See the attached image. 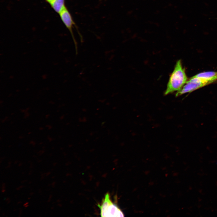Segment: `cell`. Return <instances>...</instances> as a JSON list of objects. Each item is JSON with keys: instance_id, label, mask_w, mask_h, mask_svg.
<instances>
[{"instance_id": "cell-1", "label": "cell", "mask_w": 217, "mask_h": 217, "mask_svg": "<svg viewBox=\"0 0 217 217\" xmlns=\"http://www.w3.org/2000/svg\"><path fill=\"white\" fill-rule=\"evenodd\" d=\"M188 80L181 61L179 60L176 62L174 69L170 75L164 95H167L179 91Z\"/></svg>"}, {"instance_id": "cell-2", "label": "cell", "mask_w": 217, "mask_h": 217, "mask_svg": "<svg viewBox=\"0 0 217 217\" xmlns=\"http://www.w3.org/2000/svg\"><path fill=\"white\" fill-rule=\"evenodd\" d=\"M100 210V215L102 217H123V212L118 205L111 199L109 193L105 195L100 204L98 205Z\"/></svg>"}, {"instance_id": "cell-3", "label": "cell", "mask_w": 217, "mask_h": 217, "mask_svg": "<svg viewBox=\"0 0 217 217\" xmlns=\"http://www.w3.org/2000/svg\"><path fill=\"white\" fill-rule=\"evenodd\" d=\"M59 14L62 21L71 33L75 43L76 53H77V43L74 38L72 29L73 26L76 25L75 23L71 14L66 6Z\"/></svg>"}, {"instance_id": "cell-4", "label": "cell", "mask_w": 217, "mask_h": 217, "mask_svg": "<svg viewBox=\"0 0 217 217\" xmlns=\"http://www.w3.org/2000/svg\"><path fill=\"white\" fill-rule=\"evenodd\" d=\"M65 0H54L50 4L53 9L57 13L59 14L66 6Z\"/></svg>"}, {"instance_id": "cell-5", "label": "cell", "mask_w": 217, "mask_h": 217, "mask_svg": "<svg viewBox=\"0 0 217 217\" xmlns=\"http://www.w3.org/2000/svg\"><path fill=\"white\" fill-rule=\"evenodd\" d=\"M46 2L49 3L50 4H51L52 3L53 1L54 0H45Z\"/></svg>"}]
</instances>
